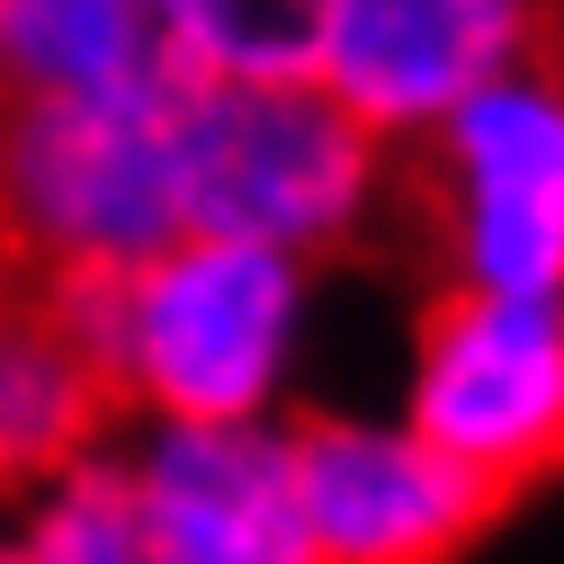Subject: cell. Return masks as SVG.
Instances as JSON below:
<instances>
[{
    "label": "cell",
    "mask_w": 564,
    "mask_h": 564,
    "mask_svg": "<svg viewBox=\"0 0 564 564\" xmlns=\"http://www.w3.org/2000/svg\"><path fill=\"white\" fill-rule=\"evenodd\" d=\"M180 234V82L126 99H0V278H117Z\"/></svg>",
    "instance_id": "obj_2"
},
{
    "label": "cell",
    "mask_w": 564,
    "mask_h": 564,
    "mask_svg": "<svg viewBox=\"0 0 564 564\" xmlns=\"http://www.w3.org/2000/svg\"><path fill=\"white\" fill-rule=\"evenodd\" d=\"M340 0H153L180 90H288L323 73Z\"/></svg>",
    "instance_id": "obj_11"
},
{
    "label": "cell",
    "mask_w": 564,
    "mask_h": 564,
    "mask_svg": "<svg viewBox=\"0 0 564 564\" xmlns=\"http://www.w3.org/2000/svg\"><path fill=\"white\" fill-rule=\"evenodd\" d=\"M162 82L153 0H0V99H126Z\"/></svg>",
    "instance_id": "obj_10"
},
{
    "label": "cell",
    "mask_w": 564,
    "mask_h": 564,
    "mask_svg": "<svg viewBox=\"0 0 564 564\" xmlns=\"http://www.w3.org/2000/svg\"><path fill=\"white\" fill-rule=\"evenodd\" d=\"M10 538L28 564H144V520H134V484L117 448H90L82 466L45 475L19 502Z\"/></svg>",
    "instance_id": "obj_12"
},
{
    "label": "cell",
    "mask_w": 564,
    "mask_h": 564,
    "mask_svg": "<svg viewBox=\"0 0 564 564\" xmlns=\"http://www.w3.org/2000/svg\"><path fill=\"white\" fill-rule=\"evenodd\" d=\"M403 431H421L492 502L564 466V305L440 288L412 323Z\"/></svg>",
    "instance_id": "obj_5"
},
{
    "label": "cell",
    "mask_w": 564,
    "mask_h": 564,
    "mask_svg": "<svg viewBox=\"0 0 564 564\" xmlns=\"http://www.w3.org/2000/svg\"><path fill=\"white\" fill-rule=\"evenodd\" d=\"M305 564H457L492 529V492L457 475L403 412H305L288 421Z\"/></svg>",
    "instance_id": "obj_6"
},
{
    "label": "cell",
    "mask_w": 564,
    "mask_h": 564,
    "mask_svg": "<svg viewBox=\"0 0 564 564\" xmlns=\"http://www.w3.org/2000/svg\"><path fill=\"white\" fill-rule=\"evenodd\" d=\"M0 564H28V555H19V538H10V529H0Z\"/></svg>",
    "instance_id": "obj_13"
},
{
    "label": "cell",
    "mask_w": 564,
    "mask_h": 564,
    "mask_svg": "<svg viewBox=\"0 0 564 564\" xmlns=\"http://www.w3.org/2000/svg\"><path fill=\"white\" fill-rule=\"evenodd\" d=\"M394 162L412 171L440 288L564 305V36L484 82Z\"/></svg>",
    "instance_id": "obj_4"
},
{
    "label": "cell",
    "mask_w": 564,
    "mask_h": 564,
    "mask_svg": "<svg viewBox=\"0 0 564 564\" xmlns=\"http://www.w3.org/2000/svg\"><path fill=\"white\" fill-rule=\"evenodd\" d=\"M394 153L323 82L180 90V206L188 234L260 242L288 260L349 251L386 206Z\"/></svg>",
    "instance_id": "obj_3"
},
{
    "label": "cell",
    "mask_w": 564,
    "mask_h": 564,
    "mask_svg": "<svg viewBox=\"0 0 564 564\" xmlns=\"http://www.w3.org/2000/svg\"><path fill=\"white\" fill-rule=\"evenodd\" d=\"M117 466L134 484L144 564H305L288 421H242V431L144 421Z\"/></svg>",
    "instance_id": "obj_8"
},
{
    "label": "cell",
    "mask_w": 564,
    "mask_h": 564,
    "mask_svg": "<svg viewBox=\"0 0 564 564\" xmlns=\"http://www.w3.org/2000/svg\"><path fill=\"white\" fill-rule=\"evenodd\" d=\"M564 36V0H340L323 36V90L386 153H412L484 82Z\"/></svg>",
    "instance_id": "obj_7"
},
{
    "label": "cell",
    "mask_w": 564,
    "mask_h": 564,
    "mask_svg": "<svg viewBox=\"0 0 564 564\" xmlns=\"http://www.w3.org/2000/svg\"><path fill=\"white\" fill-rule=\"evenodd\" d=\"M108 386L82 359L63 323L45 314V296L28 278H0V502L28 492L63 466H82L108 431Z\"/></svg>",
    "instance_id": "obj_9"
},
{
    "label": "cell",
    "mask_w": 564,
    "mask_h": 564,
    "mask_svg": "<svg viewBox=\"0 0 564 564\" xmlns=\"http://www.w3.org/2000/svg\"><path fill=\"white\" fill-rule=\"evenodd\" d=\"M36 296L99 368L108 403H126L134 421H180V431L288 421L314 332V269L288 251L180 234L117 278H45Z\"/></svg>",
    "instance_id": "obj_1"
}]
</instances>
